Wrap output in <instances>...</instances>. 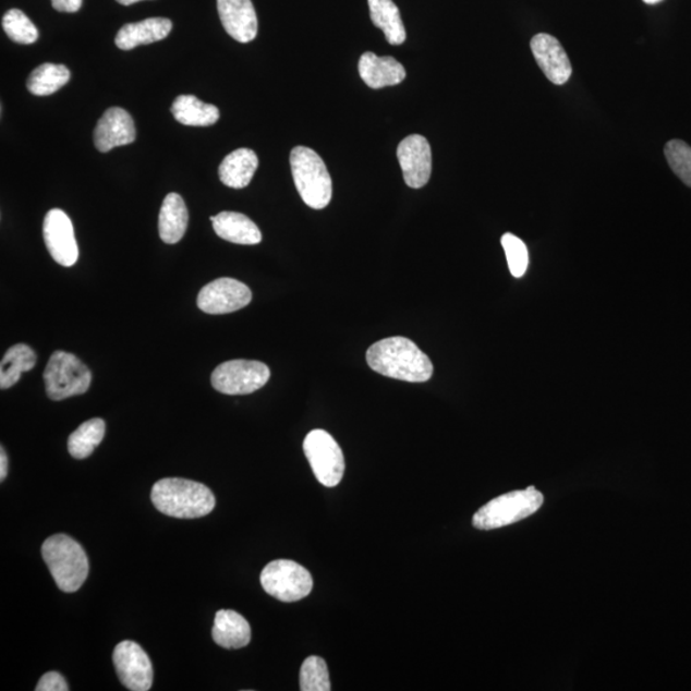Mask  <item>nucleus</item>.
Returning <instances> with one entry per match:
<instances>
[{
	"label": "nucleus",
	"mask_w": 691,
	"mask_h": 691,
	"mask_svg": "<svg viewBox=\"0 0 691 691\" xmlns=\"http://www.w3.org/2000/svg\"><path fill=\"white\" fill-rule=\"evenodd\" d=\"M366 362L381 376L423 384L433 374L431 359L405 337L385 338L371 346Z\"/></svg>",
	"instance_id": "f257e3e1"
},
{
	"label": "nucleus",
	"mask_w": 691,
	"mask_h": 691,
	"mask_svg": "<svg viewBox=\"0 0 691 691\" xmlns=\"http://www.w3.org/2000/svg\"><path fill=\"white\" fill-rule=\"evenodd\" d=\"M151 501L159 512L175 519L207 517L216 507V497L207 485L181 477L154 484Z\"/></svg>",
	"instance_id": "f03ea898"
},
{
	"label": "nucleus",
	"mask_w": 691,
	"mask_h": 691,
	"mask_svg": "<svg viewBox=\"0 0 691 691\" xmlns=\"http://www.w3.org/2000/svg\"><path fill=\"white\" fill-rule=\"evenodd\" d=\"M41 554L54 582L62 592L75 593L89 575V558L78 542L65 534L50 536Z\"/></svg>",
	"instance_id": "7ed1b4c3"
},
{
	"label": "nucleus",
	"mask_w": 691,
	"mask_h": 691,
	"mask_svg": "<svg viewBox=\"0 0 691 691\" xmlns=\"http://www.w3.org/2000/svg\"><path fill=\"white\" fill-rule=\"evenodd\" d=\"M290 163L293 181L307 207L316 210L328 207L332 198V179L318 153L296 146L291 151Z\"/></svg>",
	"instance_id": "20e7f679"
},
{
	"label": "nucleus",
	"mask_w": 691,
	"mask_h": 691,
	"mask_svg": "<svg viewBox=\"0 0 691 691\" xmlns=\"http://www.w3.org/2000/svg\"><path fill=\"white\" fill-rule=\"evenodd\" d=\"M542 492L534 487L513 490L484 505L474 514L473 525L480 531H494L532 517L543 505Z\"/></svg>",
	"instance_id": "39448f33"
},
{
	"label": "nucleus",
	"mask_w": 691,
	"mask_h": 691,
	"mask_svg": "<svg viewBox=\"0 0 691 691\" xmlns=\"http://www.w3.org/2000/svg\"><path fill=\"white\" fill-rule=\"evenodd\" d=\"M44 381L49 399L62 401L89 391L92 372L77 356L56 351L44 372Z\"/></svg>",
	"instance_id": "423d86ee"
},
{
	"label": "nucleus",
	"mask_w": 691,
	"mask_h": 691,
	"mask_svg": "<svg viewBox=\"0 0 691 691\" xmlns=\"http://www.w3.org/2000/svg\"><path fill=\"white\" fill-rule=\"evenodd\" d=\"M260 583L271 597L284 603L304 599L314 585L312 573L290 560L269 562L262 571Z\"/></svg>",
	"instance_id": "0eeeda50"
},
{
	"label": "nucleus",
	"mask_w": 691,
	"mask_h": 691,
	"mask_svg": "<svg viewBox=\"0 0 691 691\" xmlns=\"http://www.w3.org/2000/svg\"><path fill=\"white\" fill-rule=\"evenodd\" d=\"M304 452L318 482L327 488L337 487L344 474V458L328 432L315 429L304 440Z\"/></svg>",
	"instance_id": "6e6552de"
},
{
	"label": "nucleus",
	"mask_w": 691,
	"mask_h": 691,
	"mask_svg": "<svg viewBox=\"0 0 691 691\" xmlns=\"http://www.w3.org/2000/svg\"><path fill=\"white\" fill-rule=\"evenodd\" d=\"M270 371L254 360H231L211 374V385L218 392L230 396L250 395L268 384Z\"/></svg>",
	"instance_id": "1a4fd4ad"
},
{
	"label": "nucleus",
	"mask_w": 691,
	"mask_h": 691,
	"mask_svg": "<svg viewBox=\"0 0 691 691\" xmlns=\"http://www.w3.org/2000/svg\"><path fill=\"white\" fill-rule=\"evenodd\" d=\"M252 290L233 278H219L198 292L197 306L202 312L219 315L240 311L252 303Z\"/></svg>",
	"instance_id": "9d476101"
},
{
	"label": "nucleus",
	"mask_w": 691,
	"mask_h": 691,
	"mask_svg": "<svg viewBox=\"0 0 691 691\" xmlns=\"http://www.w3.org/2000/svg\"><path fill=\"white\" fill-rule=\"evenodd\" d=\"M113 662L117 675L132 691H148L153 686V666L146 652L135 642L124 641L116 646Z\"/></svg>",
	"instance_id": "9b49d317"
},
{
	"label": "nucleus",
	"mask_w": 691,
	"mask_h": 691,
	"mask_svg": "<svg viewBox=\"0 0 691 691\" xmlns=\"http://www.w3.org/2000/svg\"><path fill=\"white\" fill-rule=\"evenodd\" d=\"M44 241L49 254L62 267H72L78 260V246L72 220L61 209L47 213L43 226Z\"/></svg>",
	"instance_id": "f8f14e48"
},
{
	"label": "nucleus",
	"mask_w": 691,
	"mask_h": 691,
	"mask_svg": "<svg viewBox=\"0 0 691 691\" xmlns=\"http://www.w3.org/2000/svg\"><path fill=\"white\" fill-rule=\"evenodd\" d=\"M397 158L403 173V180L411 189H422L429 182L432 174V149L424 136L411 135L403 138L397 149Z\"/></svg>",
	"instance_id": "ddd939ff"
},
{
	"label": "nucleus",
	"mask_w": 691,
	"mask_h": 691,
	"mask_svg": "<svg viewBox=\"0 0 691 691\" xmlns=\"http://www.w3.org/2000/svg\"><path fill=\"white\" fill-rule=\"evenodd\" d=\"M136 128L126 110L113 107L106 110L94 131V143L101 153L135 142Z\"/></svg>",
	"instance_id": "4468645a"
},
{
	"label": "nucleus",
	"mask_w": 691,
	"mask_h": 691,
	"mask_svg": "<svg viewBox=\"0 0 691 691\" xmlns=\"http://www.w3.org/2000/svg\"><path fill=\"white\" fill-rule=\"evenodd\" d=\"M531 48L544 75L555 85H563L571 77L572 68L561 43L548 34L535 35Z\"/></svg>",
	"instance_id": "2eb2a0df"
},
{
	"label": "nucleus",
	"mask_w": 691,
	"mask_h": 691,
	"mask_svg": "<svg viewBox=\"0 0 691 691\" xmlns=\"http://www.w3.org/2000/svg\"><path fill=\"white\" fill-rule=\"evenodd\" d=\"M219 19L228 35L250 43L257 35V17L252 0H217Z\"/></svg>",
	"instance_id": "dca6fc26"
},
{
	"label": "nucleus",
	"mask_w": 691,
	"mask_h": 691,
	"mask_svg": "<svg viewBox=\"0 0 691 691\" xmlns=\"http://www.w3.org/2000/svg\"><path fill=\"white\" fill-rule=\"evenodd\" d=\"M360 77L372 89L395 86L407 78V70L393 57H378L366 51L359 61Z\"/></svg>",
	"instance_id": "f3484780"
},
{
	"label": "nucleus",
	"mask_w": 691,
	"mask_h": 691,
	"mask_svg": "<svg viewBox=\"0 0 691 691\" xmlns=\"http://www.w3.org/2000/svg\"><path fill=\"white\" fill-rule=\"evenodd\" d=\"M210 220L218 237L232 244L257 245L263 240L259 227L241 213L222 211Z\"/></svg>",
	"instance_id": "a211bd4d"
},
{
	"label": "nucleus",
	"mask_w": 691,
	"mask_h": 691,
	"mask_svg": "<svg viewBox=\"0 0 691 691\" xmlns=\"http://www.w3.org/2000/svg\"><path fill=\"white\" fill-rule=\"evenodd\" d=\"M172 32V22L168 19L154 17L124 25L116 36V46L122 50L149 46L167 38Z\"/></svg>",
	"instance_id": "6ab92c4d"
},
{
	"label": "nucleus",
	"mask_w": 691,
	"mask_h": 691,
	"mask_svg": "<svg viewBox=\"0 0 691 691\" xmlns=\"http://www.w3.org/2000/svg\"><path fill=\"white\" fill-rule=\"evenodd\" d=\"M213 639L226 650H240L252 641V628L244 616L232 609H220L213 627Z\"/></svg>",
	"instance_id": "aec40b11"
},
{
	"label": "nucleus",
	"mask_w": 691,
	"mask_h": 691,
	"mask_svg": "<svg viewBox=\"0 0 691 691\" xmlns=\"http://www.w3.org/2000/svg\"><path fill=\"white\" fill-rule=\"evenodd\" d=\"M189 226V210L182 196L168 194L159 213V237L166 244H178L185 237Z\"/></svg>",
	"instance_id": "412c9836"
},
{
	"label": "nucleus",
	"mask_w": 691,
	"mask_h": 691,
	"mask_svg": "<svg viewBox=\"0 0 691 691\" xmlns=\"http://www.w3.org/2000/svg\"><path fill=\"white\" fill-rule=\"evenodd\" d=\"M259 159L252 149L241 148L228 154L219 166V179L231 189H245L252 182Z\"/></svg>",
	"instance_id": "4be33fe9"
},
{
	"label": "nucleus",
	"mask_w": 691,
	"mask_h": 691,
	"mask_svg": "<svg viewBox=\"0 0 691 691\" xmlns=\"http://www.w3.org/2000/svg\"><path fill=\"white\" fill-rule=\"evenodd\" d=\"M171 112L175 121L193 128L213 126L220 116L216 106L207 105L194 95H180L175 98Z\"/></svg>",
	"instance_id": "5701e85b"
},
{
	"label": "nucleus",
	"mask_w": 691,
	"mask_h": 691,
	"mask_svg": "<svg viewBox=\"0 0 691 691\" xmlns=\"http://www.w3.org/2000/svg\"><path fill=\"white\" fill-rule=\"evenodd\" d=\"M373 24L385 33L391 46H401L407 40V28L403 25L399 7L393 0H367Z\"/></svg>",
	"instance_id": "b1692460"
},
{
	"label": "nucleus",
	"mask_w": 691,
	"mask_h": 691,
	"mask_svg": "<svg viewBox=\"0 0 691 691\" xmlns=\"http://www.w3.org/2000/svg\"><path fill=\"white\" fill-rule=\"evenodd\" d=\"M36 352L25 343L12 346L0 364V388L9 389L17 384L22 373L31 372L36 365Z\"/></svg>",
	"instance_id": "393cba45"
},
{
	"label": "nucleus",
	"mask_w": 691,
	"mask_h": 691,
	"mask_svg": "<svg viewBox=\"0 0 691 691\" xmlns=\"http://www.w3.org/2000/svg\"><path fill=\"white\" fill-rule=\"evenodd\" d=\"M71 72L63 64L44 63L27 80V90L36 97H48L69 83Z\"/></svg>",
	"instance_id": "a878e982"
},
{
	"label": "nucleus",
	"mask_w": 691,
	"mask_h": 691,
	"mask_svg": "<svg viewBox=\"0 0 691 691\" xmlns=\"http://www.w3.org/2000/svg\"><path fill=\"white\" fill-rule=\"evenodd\" d=\"M106 436V422L94 417L81 424L69 438V451L73 459L84 460L89 458Z\"/></svg>",
	"instance_id": "bb28decb"
},
{
	"label": "nucleus",
	"mask_w": 691,
	"mask_h": 691,
	"mask_svg": "<svg viewBox=\"0 0 691 691\" xmlns=\"http://www.w3.org/2000/svg\"><path fill=\"white\" fill-rule=\"evenodd\" d=\"M2 25L5 34L9 35V38L14 43L31 46V44L39 39L38 28H36L33 21L20 10L7 12Z\"/></svg>",
	"instance_id": "cd10ccee"
},
{
	"label": "nucleus",
	"mask_w": 691,
	"mask_h": 691,
	"mask_svg": "<svg viewBox=\"0 0 691 691\" xmlns=\"http://www.w3.org/2000/svg\"><path fill=\"white\" fill-rule=\"evenodd\" d=\"M300 689L303 691H329L330 681L326 660L312 656L304 660L300 671Z\"/></svg>",
	"instance_id": "c85d7f7f"
},
{
	"label": "nucleus",
	"mask_w": 691,
	"mask_h": 691,
	"mask_svg": "<svg viewBox=\"0 0 691 691\" xmlns=\"http://www.w3.org/2000/svg\"><path fill=\"white\" fill-rule=\"evenodd\" d=\"M665 156L674 173L691 187V146L681 140H671L666 145Z\"/></svg>",
	"instance_id": "c756f323"
},
{
	"label": "nucleus",
	"mask_w": 691,
	"mask_h": 691,
	"mask_svg": "<svg viewBox=\"0 0 691 691\" xmlns=\"http://www.w3.org/2000/svg\"><path fill=\"white\" fill-rule=\"evenodd\" d=\"M501 242L507 257V263H509L511 275L517 278L523 277L526 274L529 266V253L526 245L512 233L504 234Z\"/></svg>",
	"instance_id": "7c9ffc66"
},
{
	"label": "nucleus",
	"mask_w": 691,
	"mask_h": 691,
	"mask_svg": "<svg viewBox=\"0 0 691 691\" xmlns=\"http://www.w3.org/2000/svg\"><path fill=\"white\" fill-rule=\"evenodd\" d=\"M36 691H69L70 687L68 681L64 680L61 674L51 671L43 675V678L38 682Z\"/></svg>",
	"instance_id": "2f4dec72"
},
{
	"label": "nucleus",
	"mask_w": 691,
	"mask_h": 691,
	"mask_svg": "<svg viewBox=\"0 0 691 691\" xmlns=\"http://www.w3.org/2000/svg\"><path fill=\"white\" fill-rule=\"evenodd\" d=\"M51 5L58 12L75 13L83 5V0H51Z\"/></svg>",
	"instance_id": "473e14b6"
},
{
	"label": "nucleus",
	"mask_w": 691,
	"mask_h": 691,
	"mask_svg": "<svg viewBox=\"0 0 691 691\" xmlns=\"http://www.w3.org/2000/svg\"><path fill=\"white\" fill-rule=\"evenodd\" d=\"M7 470H9V459H7L4 448L2 447V450H0V481L5 480Z\"/></svg>",
	"instance_id": "72a5a7b5"
},
{
	"label": "nucleus",
	"mask_w": 691,
	"mask_h": 691,
	"mask_svg": "<svg viewBox=\"0 0 691 691\" xmlns=\"http://www.w3.org/2000/svg\"><path fill=\"white\" fill-rule=\"evenodd\" d=\"M117 2H119L122 5H131L137 2H142V0H117Z\"/></svg>",
	"instance_id": "f704fd0d"
},
{
	"label": "nucleus",
	"mask_w": 691,
	"mask_h": 691,
	"mask_svg": "<svg viewBox=\"0 0 691 691\" xmlns=\"http://www.w3.org/2000/svg\"><path fill=\"white\" fill-rule=\"evenodd\" d=\"M643 2L646 4H657L660 3L662 0H643Z\"/></svg>",
	"instance_id": "c9c22d12"
}]
</instances>
